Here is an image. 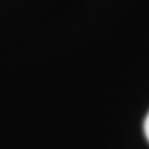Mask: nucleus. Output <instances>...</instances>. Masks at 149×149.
Returning <instances> with one entry per match:
<instances>
[{
	"mask_svg": "<svg viewBox=\"0 0 149 149\" xmlns=\"http://www.w3.org/2000/svg\"><path fill=\"white\" fill-rule=\"evenodd\" d=\"M144 131H145V135H146V138L149 141V112L146 117H145V122H144Z\"/></svg>",
	"mask_w": 149,
	"mask_h": 149,
	"instance_id": "1",
	"label": "nucleus"
}]
</instances>
